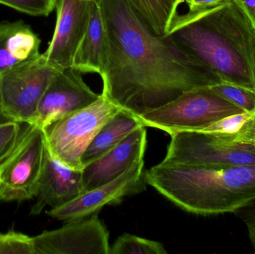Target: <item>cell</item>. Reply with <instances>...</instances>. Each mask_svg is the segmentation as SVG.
Instances as JSON below:
<instances>
[{
    "mask_svg": "<svg viewBox=\"0 0 255 254\" xmlns=\"http://www.w3.org/2000/svg\"><path fill=\"white\" fill-rule=\"evenodd\" d=\"M106 38L103 94L136 116L193 89L223 83L169 35L154 34L125 0H97Z\"/></svg>",
    "mask_w": 255,
    "mask_h": 254,
    "instance_id": "1",
    "label": "cell"
},
{
    "mask_svg": "<svg viewBox=\"0 0 255 254\" xmlns=\"http://www.w3.org/2000/svg\"><path fill=\"white\" fill-rule=\"evenodd\" d=\"M167 35L225 83L255 92V27L235 0L178 14Z\"/></svg>",
    "mask_w": 255,
    "mask_h": 254,
    "instance_id": "2",
    "label": "cell"
},
{
    "mask_svg": "<svg viewBox=\"0 0 255 254\" xmlns=\"http://www.w3.org/2000/svg\"><path fill=\"white\" fill-rule=\"evenodd\" d=\"M147 184L184 211L200 216L235 213L255 202V165H166L145 171Z\"/></svg>",
    "mask_w": 255,
    "mask_h": 254,
    "instance_id": "3",
    "label": "cell"
},
{
    "mask_svg": "<svg viewBox=\"0 0 255 254\" xmlns=\"http://www.w3.org/2000/svg\"><path fill=\"white\" fill-rule=\"evenodd\" d=\"M170 137L162 164L207 167L255 165V144L244 128L237 134L186 131Z\"/></svg>",
    "mask_w": 255,
    "mask_h": 254,
    "instance_id": "4",
    "label": "cell"
},
{
    "mask_svg": "<svg viewBox=\"0 0 255 254\" xmlns=\"http://www.w3.org/2000/svg\"><path fill=\"white\" fill-rule=\"evenodd\" d=\"M121 110L100 94L92 104L43 128L48 150L64 165L82 171L85 151L103 125Z\"/></svg>",
    "mask_w": 255,
    "mask_h": 254,
    "instance_id": "5",
    "label": "cell"
},
{
    "mask_svg": "<svg viewBox=\"0 0 255 254\" xmlns=\"http://www.w3.org/2000/svg\"><path fill=\"white\" fill-rule=\"evenodd\" d=\"M244 113L209 87L184 92L159 108L136 116L144 127L166 131L170 135L186 131H200L223 118Z\"/></svg>",
    "mask_w": 255,
    "mask_h": 254,
    "instance_id": "6",
    "label": "cell"
},
{
    "mask_svg": "<svg viewBox=\"0 0 255 254\" xmlns=\"http://www.w3.org/2000/svg\"><path fill=\"white\" fill-rule=\"evenodd\" d=\"M45 150L43 128L29 123L16 149L0 167V201H22L36 197Z\"/></svg>",
    "mask_w": 255,
    "mask_h": 254,
    "instance_id": "7",
    "label": "cell"
},
{
    "mask_svg": "<svg viewBox=\"0 0 255 254\" xmlns=\"http://www.w3.org/2000/svg\"><path fill=\"white\" fill-rule=\"evenodd\" d=\"M57 70L42 54L0 76V109L15 120L33 124L40 100Z\"/></svg>",
    "mask_w": 255,
    "mask_h": 254,
    "instance_id": "8",
    "label": "cell"
},
{
    "mask_svg": "<svg viewBox=\"0 0 255 254\" xmlns=\"http://www.w3.org/2000/svg\"><path fill=\"white\" fill-rule=\"evenodd\" d=\"M144 164V159L137 161L112 181L84 192L70 202L51 209L47 214L54 219L65 222L85 219L98 215L106 206L116 205L125 197L143 192L147 185Z\"/></svg>",
    "mask_w": 255,
    "mask_h": 254,
    "instance_id": "9",
    "label": "cell"
},
{
    "mask_svg": "<svg viewBox=\"0 0 255 254\" xmlns=\"http://www.w3.org/2000/svg\"><path fill=\"white\" fill-rule=\"evenodd\" d=\"M36 254H109V233L98 215L70 221L33 237Z\"/></svg>",
    "mask_w": 255,
    "mask_h": 254,
    "instance_id": "10",
    "label": "cell"
},
{
    "mask_svg": "<svg viewBox=\"0 0 255 254\" xmlns=\"http://www.w3.org/2000/svg\"><path fill=\"white\" fill-rule=\"evenodd\" d=\"M93 0H57V19L52 40L44 53L46 62L55 70L73 67L91 17Z\"/></svg>",
    "mask_w": 255,
    "mask_h": 254,
    "instance_id": "11",
    "label": "cell"
},
{
    "mask_svg": "<svg viewBox=\"0 0 255 254\" xmlns=\"http://www.w3.org/2000/svg\"><path fill=\"white\" fill-rule=\"evenodd\" d=\"M100 95L88 86L73 67L57 70L37 107L33 124L40 128L94 103Z\"/></svg>",
    "mask_w": 255,
    "mask_h": 254,
    "instance_id": "12",
    "label": "cell"
},
{
    "mask_svg": "<svg viewBox=\"0 0 255 254\" xmlns=\"http://www.w3.org/2000/svg\"><path fill=\"white\" fill-rule=\"evenodd\" d=\"M146 144V129L141 127L112 150L85 165L82 171L84 192L112 181L144 159Z\"/></svg>",
    "mask_w": 255,
    "mask_h": 254,
    "instance_id": "13",
    "label": "cell"
},
{
    "mask_svg": "<svg viewBox=\"0 0 255 254\" xmlns=\"http://www.w3.org/2000/svg\"><path fill=\"white\" fill-rule=\"evenodd\" d=\"M82 171L75 170L55 159L46 145L43 170L37 188V201L31 209L39 215L45 207H61L83 193Z\"/></svg>",
    "mask_w": 255,
    "mask_h": 254,
    "instance_id": "14",
    "label": "cell"
},
{
    "mask_svg": "<svg viewBox=\"0 0 255 254\" xmlns=\"http://www.w3.org/2000/svg\"><path fill=\"white\" fill-rule=\"evenodd\" d=\"M41 40L22 21L0 22V76L40 55Z\"/></svg>",
    "mask_w": 255,
    "mask_h": 254,
    "instance_id": "15",
    "label": "cell"
},
{
    "mask_svg": "<svg viewBox=\"0 0 255 254\" xmlns=\"http://www.w3.org/2000/svg\"><path fill=\"white\" fill-rule=\"evenodd\" d=\"M106 38L101 9L97 0H93L91 17L86 34L73 60V67L82 73L101 75L104 62Z\"/></svg>",
    "mask_w": 255,
    "mask_h": 254,
    "instance_id": "16",
    "label": "cell"
},
{
    "mask_svg": "<svg viewBox=\"0 0 255 254\" xmlns=\"http://www.w3.org/2000/svg\"><path fill=\"white\" fill-rule=\"evenodd\" d=\"M141 127L144 126L136 116L121 109L103 125L85 151L82 158L84 167L112 150Z\"/></svg>",
    "mask_w": 255,
    "mask_h": 254,
    "instance_id": "17",
    "label": "cell"
},
{
    "mask_svg": "<svg viewBox=\"0 0 255 254\" xmlns=\"http://www.w3.org/2000/svg\"><path fill=\"white\" fill-rule=\"evenodd\" d=\"M147 26L158 36L167 35L178 9L187 0H125Z\"/></svg>",
    "mask_w": 255,
    "mask_h": 254,
    "instance_id": "18",
    "label": "cell"
},
{
    "mask_svg": "<svg viewBox=\"0 0 255 254\" xmlns=\"http://www.w3.org/2000/svg\"><path fill=\"white\" fill-rule=\"evenodd\" d=\"M162 243L130 234L120 236L111 246L109 254H166Z\"/></svg>",
    "mask_w": 255,
    "mask_h": 254,
    "instance_id": "19",
    "label": "cell"
},
{
    "mask_svg": "<svg viewBox=\"0 0 255 254\" xmlns=\"http://www.w3.org/2000/svg\"><path fill=\"white\" fill-rule=\"evenodd\" d=\"M28 125L15 120L0 110V167L16 149Z\"/></svg>",
    "mask_w": 255,
    "mask_h": 254,
    "instance_id": "20",
    "label": "cell"
},
{
    "mask_svg": "<svg viewBox=\"0 0 255 254\" xmlns=\"http://www.w3.org/2000/svg\"><path fill=\"white\" fill-rule=\"evenodd\" d=\"M210 89L246 113L255 114V92L230 84H218Z\"/></svg>",
    "mask_w": 255,
    "mask_h": 254,
    "instance_id": "21",
    "label": "cell"
},
{
    "mask_svg": "<svg viewBox=\"0 0 255 254\" xmlns=\"http://www.w3.org/2000/svg\"><path fill=\"white\" fill-rule=\"evenodd\" d=\"M0 254H36L33 237L13 231L0 234Z\"/></svg>",
    "mask_w": 255,
    "mask_h": 254,
    "instance_id": "22",
    "label": "cell"
},
{
    "mask_svg": "<svg viewBox=\"0 0 255 254\" xmlns=\"http://www.w3.org/2000/svg\"><path fill=\"white\" fill-rule=\"evenodd\" d=\"M57 0H0V4L34 16H48L55 8Z\"/></svg>",
    "mask_w": 255,
    "mask_h": 254,
    "instance_id": "23",
    "label": "cell"
},
{
    "mask_svg": "<svg viewBox=\"0 0 255 254\" xmlns=\"http://www.w3.org/2000/svg\"><path fill=\"white\" fill-rule=\"evenodd\" d=\"M255 116V114H250L246 112L231 115L198 131L218 133V134H237L241 132L246 125Z\"/></svg>",
    "mask_w": 255,
    "mask_h": 254,
    "instance_id": "24",
    "label": "cell"
},
{
    "mask_svg": "<svg viewBox=\"0 0 255 254\" xmlns=\"http://www.w3.org/2000/svg\"><path fill=\"white\" fill-rule=\"evenodd\" d=\"M228 1L229 0H187L186 3L190 11H196L216 7Z\"/></svg>",
    "mask_w": 255,
    "mask_h": 254,
    "instance_id": "25",
    "label": "cell"
},
{
    "mask_svg": "<svg viewBox=\"0 0 255 254\" xmlns=\"http://www.w3.org/2000/svg\"><path fill=\"white\" fill-rule=\"evenodd\" d=\"M250 206L253 207L244 216V220L247 226L249 238L255 253V202Z\"/></svg>",
    "mask_w": 255,
    "mask_h": 254,
    "instance_id": "26",
    "label": "cell"
},
{
    "mask_svg": "<svg viewBox=\"0 0 255 254\" xmlns=\"http://www.w3.org/2000/svg\"><path fill=\"white\" fill-rule=\"evenodd\" d=\"M255 27V0H235Z\"/></svg>",
    "mask_w": 255,
    "mask_h": 254,
    "instance_id": "27",
    "label": "cell"
},
{
    "mask_svg": "<svg viewBox=\"0 0 255 254\" xmlns=\"http://www.w3.org/2000/svg\"><path fill=\"white\" fill-rule=\"evenodd\" d=\"M244 129H245L247 135L254 142L255 144V116L246 125Z\"/></svg>",
    "mask_w": 255,
    "mask_h": 254,
    "instance_id": "28",
    "label": "cell"
},
{
    "mask_svg": "<svg viewBox=\"0 0 255 254\" xmlns=\"http://www.w3.org/2000/svg\"><path fill=\"white\" fill-rule=\"evenodd\" d=\"M0 110H1V109H0Z\"/></svg>",
    "mask_w": 255,
    "mask_h": 254,
    "instance_id": "29",
    "label": "cell"
}]
</instances>
